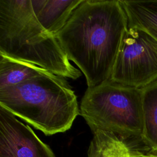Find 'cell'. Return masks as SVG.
Segmentation results:
<instances>
[{
    "label": "cell",
    "mask_w": 157,
    "mask_h": 157,
    "mask_svg": "<svg viewBox=\"0 0 157 157\" xmlns=\"http://www.w3.org/2000/svg\"><path fill=\"white\" fill-rule=\"evenodd\" d=\"M0 106L46 136L69 130L80 115L72 87L53 73L0 89Z\"/></svg>",
    "instance_id": "cell-3"
},
{
    "label": "cell",
    "mask_w": 157,
    "mask_h": 157,
    "mask_svg": "<svg viewBox=\"0 0 157 157\" xmlns=\"http://www.w3.org/2000/svg\"><path fill=\"white\" fill-rule=\"evenodd\" d=\"M134 139L135 137H134L132 142V145H131V157H157V153H144L142 151L139 150L137 148H135L132 145V142Z\"/></svg>",
    "instance_id": "cell-11"
},
{
    "label": "cell",
    "mask_w": 157,
    "mask_h": 157,
    "mask_svg": "<svg viewBox=\"0 0 157 157\" xmlns=\"http://www.w3.org/2000/svg\"><path fill=\"white\" fill-rule=\"evenodd\" d=\"M128 28L120 0H83L55 36L92 87L110 78Z\"/></svg>",
    "instance_id": "cell-1"
},
{
    "label": "cell",
    "mask_w": 157,
    "mask_h": 157,
    "mask_svg": "<svg viewBox=\"0 0 157 157\" xmlns=\"http://www.w3.org/2000/svg\"><path fill=\"white\" fill-rule=\"evenodd\" d=\"M50 73L37 65L0 55V89Z\"/></svg>",
    "instance_id": "cell-9"
},
{
    "label": "cell",
    "mask_w": 157,
    "mask_h": 157,
    "mask_svg": "<svg viewBox=\"0 0 157 157\" xmlns=\"http://www.w3.org/2000/svg\"><path fill=\"white\" fill-rule=\"evenodd\" d=\"M143 106L142 142L157 153V79L142 88Z\"/></svg>",
    "instance_id": "cell-10"
},
{
    "label": "cell",
    "mask_w": 157,
    "mask_h": 157,
    "mask_svg": "<svg viewBox=\"0 0 157 157\" xmlns=\"http://www.w3.org/2000/svg\"><path fill=\"white\" fill-rule=\"evenodd\" d=\"M83 0H31L33 12L40 25L55 35L66 25Z\"/></svg>",
    "instance_id": "cell-7"
},
{
    "label": "cell",
    "mask_w": 157,
    "mask_h": 157,
    "mask_svg": "<svg viewBox=\"0 0 157 157\" xmlns=\"http://www.w3.org/2000/svg\"><path fill=\"white\" fill-rule=\"evenodd\" d=\"M80 115L91 131L100 129L127 137L143 131L142 88L107 79L88 87L80 105Z\"/></svg>",
    "instance_id": "cell-4"
},
{
    "label": "cell",
    "mask_w": 157,
    "mask_h": 157,
    "mask_svg": "<svg viewBox=\"0 0 157 157\" xmlns=\"http://www.w3.org/2000/svg\"><path fill=\"white\" fill-rule=\"evenodd\" d=\"M0 55L37 65L64 78L76 80L82 75L56 36L37 20L31 0H0Z\"/></svg>",
    "instance_id": "cell-2"
},
{
    "label": "cell",
    "mask_w": 157,
    "mask_h": 157,
    "mask_svg": "<svg viewBox=\"0 0 157 157\" xmlns=\"http://www.w3.org/2000/svg\"><path fill=\"white\" fill-rule=\"evenodd\" d=\"M129 28L145 31L157 40V1L120 0Z\"/></svg>",
    "instance_id": "cell-8"
},
{
    "label": "cell",
    "mask_w": 157,
    "mask_h": 157,
    "mask_svg": "<svg viewBox=\"0 0 157 157\" xmlns=\"http://www.w3.org/2000/svg\"><path fill=\"white\" fill-rule=\"evenodd\" d=\"M0 157H56L33 129L0 106Z\"/></svg>",
    "instance_id": "cell-6"
},
{
    "label": "cell",
    "mask_w": 157,
    "mask_h": 157,
    "mask_svg": "<svg viewBox=\"0 0 157 157\" xmlns=\"http://www.w3.org/2000/svg\"><path fill=\"white\" fill-rule=\"evenodd\" d=\"M109 79L137 88L156 80L157 40L144 31L128 28Z\"/></svg>",
    "instance_id": "cell-5"
}]
</instances>
